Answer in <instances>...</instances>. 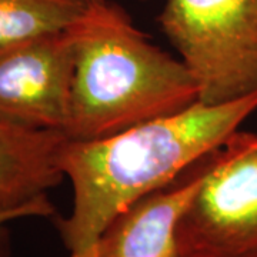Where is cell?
I'll return each mask as SVG.
<instances>
[{
    "mask_svg": "<svg viewBox=\"0 0 257 257\" xmlns=\"http://www.w3.org/2000/svg\"><path fill=\"white\" fill-rule=\"evenodd\" d=\"M73 72L70 28L0 45V121L64 133Z\"/></svg>",
    "mask_w": 257,
    "mask_h": 257,
    "instance_id": "5b68a950",
    "label": "cell"
},
{
    "mask_svg": "<svg viewBox=\"0 0 257 257\" xmlns=\"http://www.w3.org/2000/svg\"><path fill=\"white\" fill-rule=\"evenodd\" d=\"M55 214V206L49 200L47 194L20 209L0 213V257H9V230L6 227L9 221L22 217H50Z\"/></svg>",
    "mask_w": 257,
    "mask_h": 257,
    "instance_id": "9c48e42d",
    "label": "cell"
},
{
    "mask_svg": "<svg viewBox=\"0 0 257 257\" xmlns=\"http://www.w3.org/2000/svg\"><path fill=\"white\" fill-rule=\"evenodd\" d=\"M257 109V93L220 104L197 101L97 140L66 139L59 166L73 187V209L55 226L70 253L92 246L110 220L223 146Z\"/></svg>",
    "mask_w": 257,
    "mask_h": 257,
    "instance_id": "6da1fadb",
    "label": "cell"
},
{
    "mask_svg": "<svg viewBox=\"0 0 257 257\" xmlns=\"http://www.w3.org/2000/svg\"><path fill=\"white\" fill-rule=\"evenodd\" d=\"M142 2H145V0H142Z\"/></svg>",
    "mask_w": 257,
    "mask_h": 257,
    "instance_id": "8fae6325",
    "label": "cell"
},
{
    "mask_svg": "<svg viewBox=\"0 0 257 257\" xmlns=\"http://www.w3.org/2000/svg\"><path fill=\"white\" fill-rule=\"evenodd\" d=\"M182 257H257V149L237 130L216 150L177 227Z\"/></svg>",
    "mask_w": 257,
    "mask_h": 257,
    "instance_id": "277c9868",
    "label": "cell"
},
{
    "mask_svg": "<svg viewBox=\"0 0 257 257\" xmlns=\"http://www.w3.org/2000/svg\"><path fill=\"white\" fill-rule=\"evenodd\" d=\"M159 25L196 79L202 103L257 93V0H166Z\"/></svg>",
    "mask_w": 257,
    "mask_h": 257,
    "instance_id": "3957f363",
    "label": "cell"
},
{
    "mask_svg": "<svg viewBox=\"0 0 257 257\" xmlns=\"http://www.w3.org/2000/svg\"><path fill=\"white\" fill-rule=\"evenodd\" d=\"M216 150L172 183L147 193L116 214L92 246L70 257H182L179 221L209 173Z\"/></svg>",
    "mask_w": 257,
    "mask_h": 257,
    "instance_id": "8992f818",
    "label": "cell"
},
{
    "mask_svg": "<svg viewBox=\"0 0 257 257\" xmlns=\"http://www.w3.org/2000/svg\"><path fill=\"white\" fill-rule=\"evenodd\" d=\"M248 145L253 149H257V133H248Z\"/></svg>",
    "mask_w": 257,
    "mask_h": 257,
    "instance_id": "30bf717a",
    "label": "cell"
},
{
    "mask_svg": "<svg viewBox=\"0 0 257 257\" xmlns=\"http://www.w3.org/2000/svg\"><path fill=\"white\" fill-rule=\"evenodd\" d=\"M66 139L62 130L0 121V213L20 209L63 182L59 156Z\"/></svg>",
    "mask_w": 257,
    "mask_h": 257,
    "instance_id": "52a82bcc",
    "label": "cell"
},
{
    "mask_svg": "<svg viewBox=\"0 0 257 257\" xmlns=\"http://www.w3.org/2000/svg\"><path fill=\"white\" fill-rule=\"evenodd\" d=\"M90 0H0V45L72 28Z\"/></svg>",
    "mask_w": 257,
    "mask_h": 257,
    "instance_id": "ba28073f",
    "label": "cell"
},
{
    "mask_svg": "<svg viewBox=\"0 0 257 257\" xmlns=\"http://www.w3.org/2000/svg\"><path fill=\"white\" fill-rule=\"evenodd\" d=\"M74 72L64 135L97 140L200 101L196 79L119 5L90 0L73 26Z\"/></svg>",
    "mask_w": 257,
    "mask_h": 257,
    "instance_id": "7a4b0ae2",
    "label": "cell"
}]
</instances>
